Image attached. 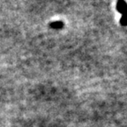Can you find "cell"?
Segmentation results:
<instances>
[{
	"mask_svg": "<svg viewBox=\"0 0 127 127\" xmlns=\"http://www.w3.org/2000/svg\"><path fill=\"white\" fill-rule=\"evenodd\" d=\"M120 24L124 27L127 26V13L122 15L121 19H120Z\"/></svg>",
	"mask_w": 127,
	"mask_h": 127,
	"instance_id": "3",
	"label": "cell"
},
{
	"mask_svg": "<svg viewBox=\"0 0 127 127\" xmlns=\"http://www.w3.org/2000/svg\"><path fill=\"white\" fill-rule=\"evenodd\" d=\"M50 27L53 29H61L64 27V23L62 21H54L50 24Z\"/></svg>",
	"mask_w": 127,
	"mask_h": 127,
	"instance_id": "2",
	"label": "cell"
},
{
	"mask_svg": "<svg viewBox=\"0 0 127 127\" xmlns=\"http://www.w3.org/2000/svg\"><path fill=\"white\" fill-rule=\"evenodd\" d=\"M117 10L122 15L127 13V4L125 1H118L117 4Z\"/></svg>",
	"mask_w": 127,
	"mask_h": 127,
	"instance_id": "1",
	"label": "cell"
}]
</instances>
